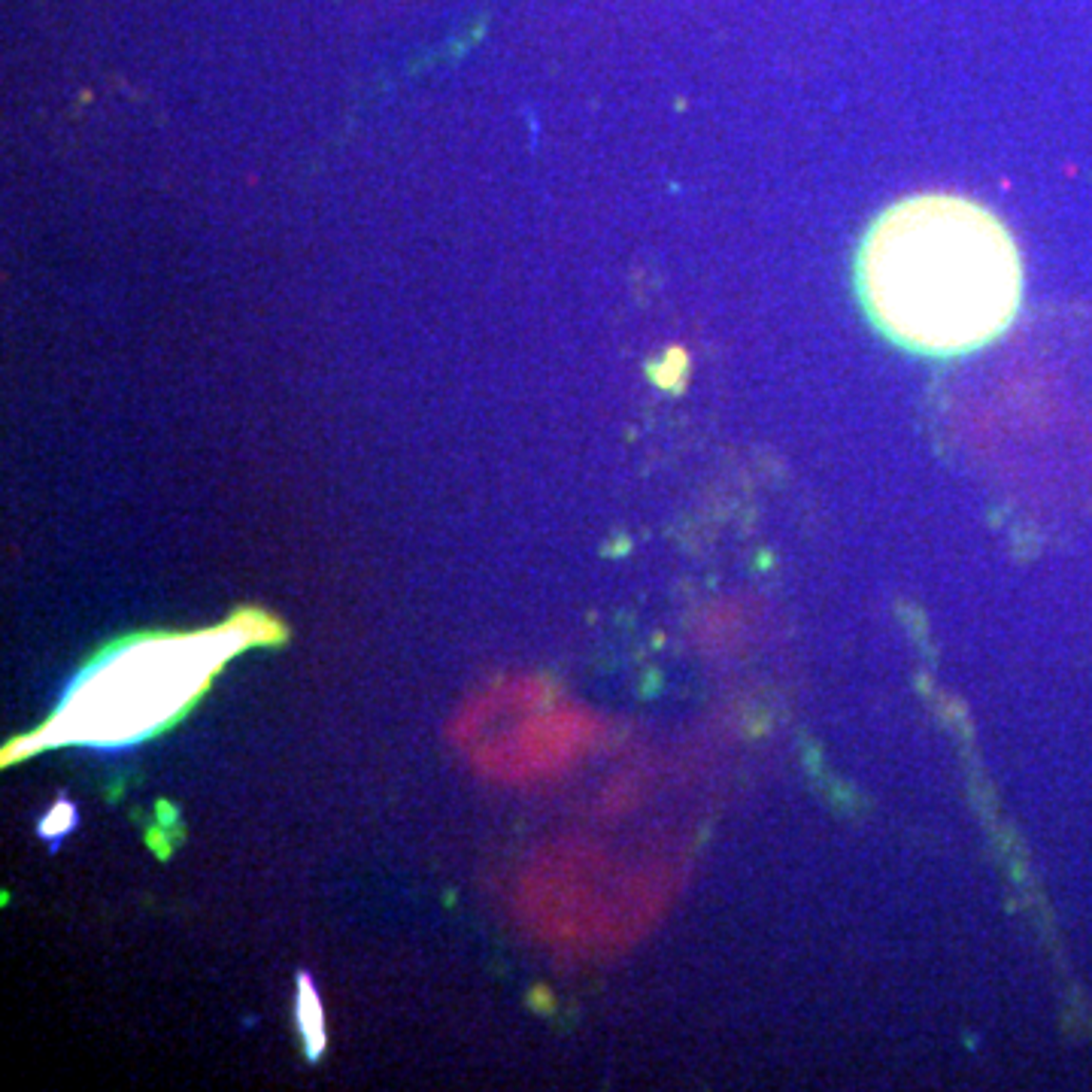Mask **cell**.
I'll list each match as a JSON object with an SVG mask.
<instances>
[{
    "label": "cell",
    "mask_w": 1092,
    "mask_h": 1092,
    "mask_svg": "<svg viewBox=\"0 0 1092 1092\" xmlns=\"http://www.w3.org/2000/svg\"><path fill=\"white\" fill-rule=\"evenodd\" d=\"M868 319L919 356H962L1002 337L1023 304V261L1005 222L959 194L886 207L856 255Z\"/></svg>",
    "instance_id": "6da1fadb"
}]
</instances>
